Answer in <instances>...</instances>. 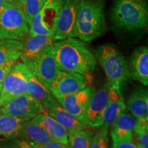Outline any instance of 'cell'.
<instances>
[{"label": "cell", "instance_id": "1", "mask_svg": "<svg viewBox=\"0 0 148 148\" xmlns=\"http://www.w3.org/2000/svg\"><path fill=\"white\" fill-rule=\"evenodd\" d=\"M53 53L59 70L88 77L95 71L97 60L86 42L76 38L55 41Z\"/></svg>", "mask_w": 148, "mask_h": 148}, {"label": "cell", "instance_id": "2", "mask_svg": "<svg viewBox=\"0 0 148 148\" xmlns=\"http://www.w3.org/2000/svg\"><path fill=\"white\" fill-rule=\"evenodd\" d=\"M106 31L102 0H79L75 27V38L89 42Z\"/></svg>", "mask_w": 148, "mask_h": 148}, {"label": "cell", "instance_id": "3", "mask_svg": "<svg viewBox=\"0 0 148 148\" xmlns=\"http://www.w3.org/2000/svg\"><path fill=\"white\" fill-rule=\"evenodd\" d=\"M111 23L117 30L136 32L148 26L147 0H114Z\"/></svg>", "mask_w": 148, "mask_h": 148}, {"label": "cell", "instance_id": "4", "mask_svg": "<svg viewBox=\"0 0 148 148\" xmlns=\"http://www.w3.org/2000/svg\"><path fill=\"white\" fill-rule=\"evenodd\" d=\"M98 61L111 86L121 88L129 77L127 61L119 48L113 44H103L95 52Z\"/></svg>", "mask_w": 148, "mask_h": 148}, {"label": "cell", "instance_id": "5", "mask_svg": "<svg viewBox=\"0 0 148 148\" xmlns=\"http://www.w3.org/2000/svg\"><path fill=\"white\" fill-rule=\"evenodd\" d=\"M29 35V25L19 6L10 3L0 16V40H20Z\"/></svg>", "mask_w": 148, "mask_h": 148}, {"label": "cell", "instance_id": "6", "mask_svg": "<svg viewBox=\"0 0 148 148\" xmlns=\"http://www.w3.org/2000/svg\"><path fill=\"white\" fill-rule=\"evenodd\" d=\"M62 0H46L29 25V36L49 35L54 36L57 19Z\"/></svg>", "mask_w": 148, "mask_h": 148}, {"label": "cell", "instance_id": "7", "mask_svg": "<svg viewBox=\"0 0 148 148\" xmlns=\"http://www.w3.org/2000/svg\"><path fill=\"white\" fill-rule=\"evenodd\" d=\"M25 64L38 81L48 89L60 71L56 60L52 44Z\"/></svg>", "mask_w": 148, "mask_h": 148}, {"label": "cell", "instance_id": "8", "mask_svg": "<svg viewBox=\"0 0 148 148\" xmlns=\"http://www.w3.org/2000/svg\"><path fill=\"white\" fill-rule=\"evenodd\" d=\"M28 68L22 62H16L3 79L0 108L17 96L27 93L26 82Z\"/></svg>", "mask_w": 148, "mask_h": 148}, {"label": "cell", "instance_id": "9", "mask_svg": "<svg viewBox=\"0 0 148 148\" xmlns=\"http://www.w3.org/2000/svg\"><path fill=\"white\" fill-rule=\"evenodd\" d=\"M0 112L29 121L41 113H45L42 103L25 93L17 96L0 108Z\"/></svg>", "mask_w": 148, "mask_h": 148}, {"label": "cell", "instance_id": "10", "mask_svg": "<svg viewBox=\"0 0 148 148\" xmlns=\"http://www.w3.org/2000/svg\"><path fill=\"white\" fill-rule=\"evenodd\" d=\"M79 0H62L54 33L55 41L75 38V27Z\"/></svg>", "mask_w": 148, "mask_h": 148}, {"label": "cell", "instance_id": "11", "mask_svg": "<svg viewBox=\"0 0 148 148\" xmlns=\"http://www.w3.org/2000/svg\"><path fill=\"white\" fill-rule=\"evenodd\" d=\"M110 86L108 82L95 90L85 114L83 122L85 127L99 129L102 126L103 114L109 101Z\"/></svg>", "mask_w": 148, "mask_h": 148}, {"label": "cell", "instance_id": "12", "mask_svg": "<svg viewBox=\"0 0 148 148\" xmlns=\"http://www.w3.org/2000/svg\"><path fill=\"white\" fill-rule=\"evenodd\" d=\"M88 85V78L75 73L60 71L49 87L51 95L59 99L83 89Z\"/></svg>", "mask_w": 148, "mask_h": 148}, {"label": "cell", "instance_id": "13", "mask_svg": "<svg viewBox=\"0 0 148 148\" xmlns=\"http://www.w3.org/2000/svg\"><path fill=\"white\" fill-rule=\"evenodd\" d=\"M95 91V88L88 85L79 91L56 99V100L71 115L83 123L90 99Z\"/></svg>", "mask_w": 148, "mask_h": 148}, {"label": "cell", "instance_id": "14", "mask_svg": "<svg viewBox=\"0 0 148 148\" xmlns=\"http://www.w3.org/2000/svg\"><path fill=\"white\" fill-rule=\"evenodd\" d=\"M41 103L45 113L63 125L69 133L85 128L82 122L66 110L51 95L46 98Z\"/></svg>", "mask_w": 148, "mask_h": 148}, {"label": "cell", "instance_id": "15", "mask_svg": "<svg viewBox=\"0 0 148 148\" xmlns=\"http://www.w3.org/2000/svg\"><path fill=\"white\" fill-rule=\"evenodd\" d=\"M127 64L129 77L138 81L144 86L148 85V49L140 46L134 49L130 56Z\"/></svg>", "mask_w": 148, "mask_h": 148}, {"label": "cell", "instance_id": "16", "mask_svg": "<svg viewBox=\"0 0 148 148\" xmlns=\"http://www.w3.org/2000/svg\"><path fill=\"white\" fill-rule=\"evenodd\" d=\"M19 42L21 44L20 58L23 63L27 64L43 49L50 46L55 40L53 36L49 35H36L34 36L27 35L23 39L20 40Z\"/></svg>", "mask_w": 148, "mask_h": 148}, {"label": "cell", "instance_id": "17", "mask_svg": "<svg viewBox=\"0 0 148 148\" xmlns=\"http://www.w3.org/2000/svg\"><path fill=\"white\" fill-rule=\"evenodd\" d=\"M125 110V105L121 88L110 85L109 101L103 114V125L101 127L108 130L116 118Z\"/></svg>", "mask_w": 148, "mask_h": 148}, {"label": "cell", "instance_id": "18", "mask_svg": "<svg viewBox=\"0 0 148 148\" xmlns=\"http://www.w3.org/2000/svg\"><path fill=\"white\" fill-rule=\"evenodd\" d=\"M137 120L125 111L120 114L111 125L110 136L112 142L133 140L134 130Z\"/></svg>", "mask_w": 148, "mask_h": 148}, {"label": "cell", "instance_id": "19", "mask_svg": "<svg viewBox=\"0 0 148 148\" xmlns=\"http://www.w3.org/2000/svg\"><path fill=\"white\" fill-rule=\"evenodd\" d=\"M127 110L138 121H148L147 89L138 87L133 90L127 101Z\"/></svg>", "mask_w": 148, "mask_h": 148}, {"label": "cell", "instance_id": "20", "mask_svg": "<svg viewBox=\"0 0 148 148\" xmlns=\"http://www.w3.org/2000/svg\"><path fill=\"white\" fill-rule=\"evenodd\" d=\"M30 121L42 127L49 134L52 140L68 146V131L63 125L49 114H39Z\"/></svg>", "mask_w": 148, "mask_h": 148}, {"label": "cell", "instance_id": "21", "mask_svg": "<svg viewBox=\"0 0 148 148\" xmlns=\"http://www.w3.org/2000/svg\"><path fill=\"white\" fill-rule=\"evenodd\" d=\"M25 122L0 112V143L21 138L22 129Z\"/></svg>", "mask_w": 148, "mask_h": 148}, {"label": "cell", "instance_id": "22", "mask_svg": "<svg viewBox=\"0 0 148 148\" xmlns=\"http://www.w3.org/2000/svg\"><path fill=\"white\" fill-rule=\"evenodd\" d=\"M21 138H25L37 146L42 145L52 140L45 130L31 121L24 123Z\"/></svg>", "mask_w": 148, "mask_h": 148}, {"label": "cell", "instance_id": "23", "mask_svg": "<svg viewBox=\"0 0 148 148\" xmlns=\"http://www.w3.org/2000/svg\"><path fill=\"white\" fill-rule=\"evenodd\" d=\"M26 91L27 94L38 100L40 103L51 95L49 89L45 88L29 69L27 74Z\"/></svg>", "mask_w": 148, "mask_h": 148}, {"label": "cell", "instance_id": "24", "mask_svg": "<svg viewBox=\"0 0 148 148\" xmlns=\"http://www.w3.org/2000/svg\"><path fill=\"white\" fill-rule=\"evenodd\" d=\"M93 133L87 130H81L69 133V148H88Z\"/></svg>", "mask_w": 148, "mask_h": 148}, {"label": "cell", "instance_id": "25", "mask_svg": "<svg viewBox=\"0 0 148 148\" xmlns=\"http://www.w3.org/2000/svg\"><path fill=\"white\" fill-rule=\"evenodd\" d=\"M20 56V51L12 47L10 40H0V66L17 62Z\"/></svg>", "mask_w": 148, "mask_h": 148}, {"label": "cell", "instance_id": "26", "mask_svg": "<svg viewBox=\"0 0 148 148\" xmlns=\"http://www.w3.org/2000/svg\"><path fill=\"white\" fill-rule=\"evenodd\" d=\"M45 1L46 0H18L16 5L21 8L28 25L34 16L42 8Z\"/></svg>", "mask_w": 148, "mask_h": 148}, {"label": "cell", "instance_id": "27", "mask_svg": "<svg viewBox=\"0 0 148 148\" xmlns=\"http://www.w3.org/2000/svg\"><path fill=\"white\" fill-rule=\"evenodd\" d=\"M134 133L138 148H148V121L137 120Z\"/></svg>", "mask_w": 148, "mask_h": 148}, {"label": "cell", "instance_id": "28", "mask_svg": "<svg viewBox=\"0 0 148 148\" xmlns=\"http://www.w3.org/2000/svg\"><path fill=\"white\" fill-rule=\"evenodd\" d=\"M99 130L92 134L91 140L88 148H108V130L101 127Z\"/></svg>", "mask_w": 148, "mask_h": 148}, {"label": "cell", "instance_id": "29", "mask_svg": "<svg viewBox=\"0 0 148 148\" xmlns=\"http://www.w3.org/2000/svg\"><path fill=\"white\" fill-rule=\"evenodd\" d=\"M12 141V143L8 145L9 148H38L37 145L23 138H16Z\"/></svg>", "mask_w": 148, "mask_h": 148}, {"label": "cell", "instance_id": "30", "mask_svg": "<svg viewBox=\"0 0 148 148\" xmlns=\"http://www.w3.org/2000/svg\"><path fill=\"white\" fill-rule=\"evenodd\" d=\"M112 148H138L133 140H119L112 142Z\"/></svg>", "mask_w": 148, "mask_h": 148}, {"label": "cell", "instance_id": "31", "mask_svg": "<svg viewBox=\"0 0 148 148\" xmlns=\"http://www.w3.org/2000/svg\"><path fill=\"white\" fill-rule=\"evenodd\" d=\"M15 62H10L6 64L5 65L0 66V83L2 82L3 79L6 76V75L9 73L12 67L13 66Z\"/></svg>", "mask_w": 148, "mask_h": 148}, {"label": "cell", "instance_id": "32", "mask_svg": "<svg viewBox=\"0 0 148 148\" xmlns=\"http://www.w3.org/2000/svg\"><path fill=\"white\" fill-rule=\"evenodd\" d=\"M38 148H69L67 145L60 143V142L56 141V140H51L50 141L47 142V143L42 145L38 146Z\"/></svg>", "mask_w": 148, "mask_h": 148}, {"label": "cell", "instance_id": "33", "mask_svg": "<svg viewBox=\"0 0 148 148\" xmlns=\"http://www.w3.org/2000/svg\"><path fill=\"white\" fill-rule=\"evenodd\" d=\"M9 4H10V3L6 2L4 0H0V16L1 15L3 10Z\"/></svg>", "mask_w": 148, "mask_h": 148}, {"label": "cell", "instance_id": "34", "mask_svg": "<svg viewBox=\"0 0 148 148\" xmlns=\"http://www.w3.org/2000/svg\"><path fill=\"white\" fill-rule=\"evenodd\" d=\"M6 2H8L10 3H14V4H16L18 2V0H4Z\"/></svg>", "mask_w": 148, "mask_h": 148}, {"label": "cell", "instance_id": "35", "mask_svg": "<svg viewBox=\"0 0 148 148\" xmlns=\"http://www.w3.org/2000/svg\"><path fill=\"white\" fill-rule=\"evenodd\" d=\"M1 91H2V85H1V83H0V98L1 96Z\"/></svg>", "mask_w": 148, "mask_h": 148}, {"label": "cell", "instance_id": "36", "mask_svg": "<svg viewBox=\"0 0 148 148\" xmlns=\"http://www.w3.org/2000/svg\"><path fill=\"white\" fill-rule=\"evenodd\" d=\"M0 148H9V147L8 145V146H5V147H0Z\"/></svg>", "mask_w": 148, "mask_h": 148}]
</instances>
